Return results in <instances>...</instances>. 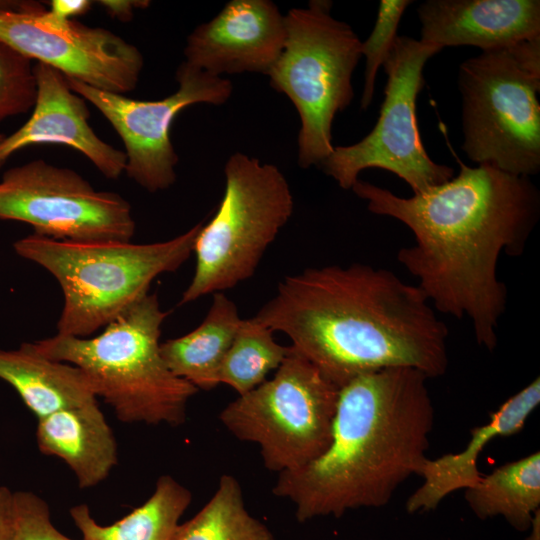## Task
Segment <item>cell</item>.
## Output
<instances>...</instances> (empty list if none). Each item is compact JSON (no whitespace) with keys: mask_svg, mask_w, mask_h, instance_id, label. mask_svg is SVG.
<instances>
[{"mask_svg":"<svg viewBox=\"0 0 540 540\" xmlns=\"http://www.w3.org/2000/svg\"><path fill=\"white\" fill-rule=\"evenodd\" d=\"M352 190L370 212L411 230L415 242L397 259L435 311L467 317L478 344L494 350L507 304L499 257L523 253L540 215L530 178L460 162L457 176L408 198L360 179Z\"/></svg>","mask_w":540,"mask_h":540,"instance_id":"cell-1","label":"cell"},{"mask_svg":"<svg viewBox=\"0 0 540 540\" xmlns=\"http://www.w3.org/2000/svg\"><path fill=\"white\" fill-rule=\"evenodd\" d=\"M253 319L287 335L339 389L386 368L434 378L448 367L446 324L417 285L384 268L353 263L288 275Z\"/></svg>","mask_w":540,"mask_h":540,"instance_id":"cell-2","label":"cell"},{"mask_svg":"<svg viewBox=\"0 0 540 540\" xmlns=\"http://www.w3.org/2000/svg\"><path fill=\"white\" fill-rule=\"evenodd\" d=\"M428 379L392 367L342 386L328 448L304 467L279 473L274 495L294 504L299 522L385 506L428 459L435 416Z\"/></svg>","mask_w":540,"mask_h":540,"instance_id":"cell-3","label":"cell"},{"mask_svg":"<svg viewBox=\"0 0 540 540\" xmlns=\"http://www.w3.org/2000/svg\"><path fill=\"white\" fill-rule=\"evenodd\" d=\"M168 312L147 294L93 337L56 334L30 342L41 355L79 367L123 423L178 426L197 389L174 375L160 353Z\"/></svg>","mask_w":540,"mask_h":540,"instance_id":"cell-4","label":"cell"},{"mask_svg":"<svg viewBox=\"0 0 540 540\" xmlns=\"http://www.w3.org/2000/svg\"><path fill=\"white\" fill-rule=\"evenodd\" d=\"M162 242L79 243L37 234L19 239L15 252L58 281L64 305L57 334L90 337L145 297L153 280L176 271L191 255L202 226Z\"/></svg>","mask_w":540,"mask_h":540,"instance_id":"cell-5","label":"cell"},{"mask_svg":"<svg viewBox=\"0 0 540 540\" xmlns=\"http://www.w3.org/2000/svg\"><path fill=\"white\" fill-rule=\"evenodd\" d=\"M462 150L478 165L530 177L540 171V37L462 62Z\"/></svg>","mask_w":540,"mask_h":540,"instance_id":"cell-6","label":"cell"},{"mask_svg":"<svg viewBox=\"0 0 540 540\" xmlns=\"http://www.w3.org/2000/svg\"><path fill=\"white\" fill-rule=\"evenodd\" d=\"M332 3L312 0L285 15L283 49L267 73L300 117L298 164L320 166L334 150L332 124L353 100V72L362 42L345 22L331 16Z\"/></svg>","mask_w":540,"mask_h":540,"instance_id":"cell-7","label":"cell"},{"mask_svg":"<svg viewBox=\"0 0 540 540\" xmlns=\"http://www.w3.org/2000/svg\"><path fill=\"white\" fill-rule=\"evenodd\" d=\"M224 174L219 207L195 238V272L181 305L251 278L293 213L289 183L274 164L236 152L225 163Z\"/></svg>","mask_w":540,"mask_h":540,"instance_id":"cell-8","label":"cell"},{"mask_svg":"<svg viewBox=\"0 0 540 540\" xmlns=\"http://www.w3.org/2000/svg\"><path fill=\"white\" fill-rule=\"evenodd\" d=\"M339 388L289 346L270 380L238 395L219 414L238 440L259 446L264 466L294 471L328 448Z\"/></svg>","mask_w":540,"mask_h":540,"instance_id":"cell-9","label":"cell"},{"mask_svg":"<svg viewBox=\"0 0 540 540\" xmlns=\"http://www.w3.org/2000/svg\"><path fill=\"white\" fill-rule=\"evenodd\" d=\"M441 49L397 36L383 63L387 74L384 101L372 131L359 142L334 147L320 167L342 189H352L367 168H380L404 180L414 194L440 185L454 170L434 162L421 141L416 103L424 87L423 69Z\"/></svg>","mask_w":540,"mask_h":540,"instance_id":"cell-10","label":"cell"},{"mask_svg":"<svg viewBox=\"0 0 540 540\" xmlns=\"http://www.w3.org/2000/svg\"><path fill=\"white\" fill-rule=\"evenodd\" d=\"M0 219L27 223L34 234L79 243L130 242L131 205L97 191L76 171L34 160L7 170L0 181Z\"/></svg>","mask_w":540,"mask_h":540,"instance_id":"cell-11","label":"cell"},{"mask_svg":"<svg viewBox=\"0 0 540 540\" xmlns=\"http://www.w3.org/2000/svg\"><path fill=\"white\" fill-rule=\"evenodd\" d=\"M0 40L92 88L125 94L143 68L134 45L113 32L54 16L41 2L0 0Z\"/></svg>","mask_w":540,"mask_h":540,"instance_id":"cell-12","label":"cell"},{"mask_svg":"<svg viewBox=\"0 0 540 540\" xmlns=\"http://www.w3.org/2000/svg\"><path fill=\"white\" fill-rule=\"evenodd\" d=\"M178 89L160 100H136L92 88L67 78L70 88L93 104L121 138L125 172L149 192L168 189L176 181L178 155L170 139L176 116L198 103L221 105L231 96L232 83L183 61L176 71Z\"/></svg>","mask_w":540,"mask_h":540,"instance_id":"cell-13","label":"cell"},{"mask_svg":"<svg viewBox=\"0 0 540 540\" xmlns=\"http://www.w3.org/2000/svg\"><path fill=\"white\" fill-rule=\"evenodd\" d=\"M286 38L285 15L270 0H232L187 38L185 62L213 76L267 75Z\"/></svg>","mask_w":540,"mask_h":540,"instance_id":"cell-14","label":"cell"},{"mask_svg":"<svg viewBox=\"0 0 540 540\" xmlns=\"http://www.w3.org/2000/svg\"><path fill=\"white\" fill-rule=\"evenodd\" d=\"M37 97L29 119L0 141V169L17 151L38 144H61L84 156L109 179H117L126 167L123 151L100 139L88 123L86 100L75 93L57 69L34 65Z\"/></svg>","mask_w":540,"mask_h":540,"instance_id":"cell-15","label":"cell"},{"mask_svg":"<svg viewBox=\"0 0 540 540\" xmlns=\"http://www.w3.org/2000/svg\"><path fill=\"white\" fill-rule=\"evenodd\" d=\"M422 43L441 50L505 48L540 37L539 0H426L417 8Z\"/></svg>","mask_w":540,"mask_h":540,"instance_id":"cell-16","label":"cell"},{"mask_svg":"<svg viewBox=\"0 0 540 540\" xmlns=\"http://www.w3.org/2000/svg\"><path fill=\"white\" fill-rule=\"evenodd\" d=\"M540 403V380L508 398L485 424L473 428L466 447L458 453H448L427 459L419 476L421 486L407 499L408 513L434 510L449 494L473 487L481 478L477 461L486 445L494 438L520 432L530 414Z\"/></svg>","mask_w":540,"mask_h":540,"instance_id":"cell-17","label":"cell"},{"mask_svg":"<svg viewBox=\"0 0 540 540\" xmlns=\"http://www.w3.org/2000/svg\"><path fill=\"white\" fill-rule=\"evenodd\" d=\"M35 435L40 452L61 459L81 489L103 482L118 463L113 430L97 402L37 419Z\"/></svg>","mask_w":540,"mask_h":540,"instance_id":"cell-18","label":"cell"},{"mask_svg":"<svg viewBox=\"0 0 540 540\" xmlns=\"http://www.w3.org/2000/svg\"><path fill=\"white\" fill-rule=\"evenodd\" d=\"M0 379L18 393L37 419L97 402L88 377L79 367L41 355L30 342L0 349Z\"/></svg>","mask_w":540,"mask_h":540,"instance_id":"cell-19","label":"cell"},{"mask_svg":"<svg viewBox=\"0 0 540 540\" xmlns=\"http://www.w3.org/2000/svg\"><path fill=\"white\" fill-rule=\"evenodd\" d=\"M242 319L238 308L223 292L213 294L202 323L189 333L160 344V353L170 371L197 390L217 387L223 359Z\"/></svg>","mask_w":540,"mask_h":540,"instance_id":"cell-20","label":"cell"},{"mask_svg":"<svg viewBox=\"0 0 540 540\" xmlns=\"http://www.w3.org/2000/svg\"><path fill=\"white\" fill-rule=\"evenodd\" d=\"M191 501L188 488L172 476L162 475L151 496L113 524H99L86 504L73 506L69 514L83 540H173Z\"/></svg>","mask_w":540,"mask_h":540,"instance_id":"cell-21","label":"cell"},{"mask_svg":"<svg viewBox=\"0 0 540 540\" xmlns=\"http://www.w3.org/2000/svg\"><path fill=\"white\" fill-rule=\"evenodd\" d=\"M465 499L478 518L501 516L517 531H528L540 507V453L508 462L481 476L466 489Z\"/></svg>","mask_w":540,"mask_h":540,"instance_id":"cell-22","label":"cell"},{"mask_svg":"<svg viewBox=\"0 0 540 540\" xmlns=\"http://www.w3.org/2000/svg\"><path fill=\"white\" fill-rule=\"evenodd\" d=\"M173 540H275L269 528L246 509L238 480L220 477L210 500L179 524Z\"/></svg>","mask_w":540,"mask_h":540,"instance_id":"cell-23","label":"cell"},{"mask_svg":"<svg viewBox=\"0 0 540 540\" xmlns=\"http://www.w3.org/2000/svg\"><path fill=\"white\" fill-rule=\"evenodd\" d=\"M288 349L289 346L275 341L272 330L253 317L242 319L221 364L219 382L243 395L267 380L269 372L277 370Z\"/></svg>","mask_w":540,"mask_h":540,"instance_id":"cell-24","label":"cell"},{"mask_svg":"<svg viewBox=\"0 0 540 540\" xmlns=\"http://www.w3.org/2000/svg\"><path fill=\"white\" fill-rule=\"evenodd\" d=\"M36 97L32 60L0 40V121L32 109Z\"/></svg>","mask_w":540,"mask_h":540,"instance_id":"cell-25","label":"cell"},{"mask_svg":"<svg viewBox=\"0 0 540 540\" xmlns=\"http://www.w3.org/2000/svg\"><path fill=\"white\" fill-rule=\"evenodd\" d=\"M410 0H382L378 16L370 36L361 44V53L365 57L364 88L361 109L366 110L371 104L378 69L388 57L395 40L401 17Z\"/></svg>","mask_w":540,"mask_h":540,"instance_id":"cell-26","label":"cell"},{"mask_svg":"<svg viewBox=\"0 0 540 540\" xmlns=\"http://www.w3.org/2000/svg\"><path fill=\"white\" fill-rule=\"evenodd\" d=\"M10 540L73 539L62 534L53 525L49 506L44 499L31 491H15Z\"/></svg>","mask_w":540,"mask_h":540,"instance_id":"cell-27","label":"cell"},{"mask_svg":"<svg viewBox=\"0 0 540 540\" xmlns=\"http://www.w3.org/2000/svg\"><path fill=\"white\" fill-rule=\"evenodd\" d=\"M98 4L102 6L107 14L119 21L126 22L133 18L136 9L146 8L149 1L144 0H101Z\"/></svg>","mask_w":540,"mask_h":540,"instance_id":"cell-28","label":"cell"},{"mask_svg":"<svg viewBox=\"0 0 540 540\" xmlns=\"http://www.w3.org/2000/svg\"><path fill=\"white\" fill-rule=\"evenodd\" d=\"M92 7L89 0H53L49 11L59 19L72 20L73 17L86 14Z\"/></svg>","mask_w":540,"mask_h":540,"instance_id":"cell-29","label":"cell"},{"mask_svg":"<svg viewBox=\"0 0 540 540\" xmlns=\"http://www.w3.org/2000/svg\"><path fill=\"white\" fill-rule=\"evenodd\" d=\"M13 491L0 485V540H10L13 521Z\"/></svg>","mask_w":540,"mask_h":540,"instance_id":"cell-30","label":"cell"},{"mask_svg":"<svg viewBox=\"0 0 540 540\" xmlns=\"http://www.w3.org/2000/svg\"><path fill=\"white\" fill-rule=\"evenodd\" d=\"M529 529L531 532L527 540H540V510L535 513Z\"/></svg>","mask_w":540,"mask_h":540,"instance_id":"cell-31","label":"cell"},{"mask_svg":"<svg viewBox=\"0 0 540 540\" xmlns=\"http://www.w3.org/2000/svg\"><path fill=\"white\" fill-rule=\"evenodd\" d=\"M5 137L4 134L0 133V141Z\"/></svg>","mask_w":540,"mask_h":540,"instance_id":"cell-32","label":"cell"}]
</instances>
